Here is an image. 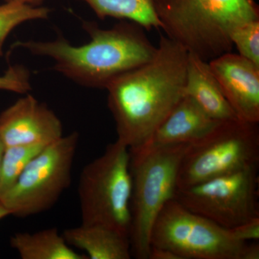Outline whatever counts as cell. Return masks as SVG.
<instances>
[{
    "instance_id": "obj_1",
    "label": "cell",
    "mask_w": 259,
    "mask_h": 259,
    "mask_svg": "<svg viewBox=\"0 0 259 259\" xmlns=\"http://www.w3.org/2000/svg\"><path fill=\"white\" fill-rule=\"evenodd\" d=\"M188 54L180 44L161 35L151 60L107 87L117 141L128 148L141 146L185 96Z\"/></svg>"
},
{
    "instance_id": "obj_2",
    "label": "cell",
    "mask_w": 259,
    "mask_h": 259,
    "mask_svg": "<svg viewBox=\"0 0 259 259\" xmlns=\"http://www.w3.org/2000/svg\"><path fill=\"white\" fill-rule=\"evenodd\" d=\"M90 40L81 46L70 44L62 35L53 40H23L14 44L32 55L54 61V69L84 88L106 90L116 78L151 60L156 51L138 24L121 20L110 29L83 21Z\"/></svg>"
},
{
    "instance_id": "obj_3",
    "label": "cell",
    "mask_w": 259,
    "mask_h": 259,
    "mask_svg": "<svg viewBox=\"0 0 259 259\" xmlns=\"http://www.w3.org/2000/svg\"><path fill=\"white\" fill-rule=\"evenodd\" d=\"M153 7L165 35L207 62L231 52L237 27L259 19L255 0H153Z\"/></svg>"
},
{
    "instance_id": "obj_4",
    "label": "cell",
    "mask_w": 259,
    "mask_h": 259,
    "mask_svg": "<svg viewBox=\"0 0 259 259\" xmlns=\"http://www.w3.org/2000/svg\"><path fill=\"white\" fill-rule=\"evenodd\" d=\"M190 145L146 153L129 151L132 177L129 238L132 256L136 258L148 259L151 230L165 204L175 199L179 168Z\"/></svg>"
},
{
    "instance_id": "obj_5",
    "label": "cell",
    "mask_w": 259,
    "mask_h": 259,
    "mask_svg": "<svg viewBox=\"0 0 259 259\" xmlns=\"http://www.w3.org/2000/svg\"><path fill=\"white\" fill-rule=\"evenodd\" d=\"M78 194L81 224L102 225L129 236L132 177L128 147L116 140L83 167Z\"/></svg>"
},
{
    "instance_id": "obj_6",
    "label": "cell",
    "mask_w": 259,
    "mask_h": 259,
    "mask_svg": "<svg viewBox=\"0 0 259 259\" xmlns=\"http://www.w3.org/2000/svg\"><path fill=\"white\" fill-rule=\"evenodd\" d=\"M258 123L221 121L202 139L191 144L179 168L177 189L258 165Z\"/></svg>"
},
{
    "instance_id": "obj_7",
    "label": "cell",
    "mask_w": 259,
    "mask_h": 259,
    "mask_svg": "<svg viewBox=\"0 0 259 259\" xmlns=\"http://www.w3.org/2000/svg\"><path fill=\"white\" fill-rule=\"evenodd\" d=\"M79 142L76 131L47 145L22 172L0 202L10 215L28 218L49 210L69 188Z\"/></svg>"
},
{
    "instance_id": "obj_8",
    "label": "cell",
    "mask_w": 259,
    "mask_h": 259,
    "mask_svg": "<svg viewBox=\"0 0 259 259\" xmlns=\"http://www.w3.org/2000/svg\"><path fill=\"white\" fill-rule=\"evenodd\" d=\"M151 246L172 250L182 259H245L248 242L238 241L226 228L168 201L150 236Z\"/></svg>"
},
{
    "instance_id": "obj_9",
    "label": "cell",
    "mask_w": 259,
    "mask_h": 259,
    "mask_svg": "<svg viewBox=\"0 0 259 259\" xmlns=\"http://www.w3.org/2000/svg\"><path fill=\"white\" fill-rule=\"evenodd\" d=\"M258 165L177 189L175 199L191 212L232 228L259 217Z\"/></svg>"
},
{
    "instance_id": "obj_10",
    "label": "cell",
    "mask_w": 259,
    "mask_h": 259,
    "mask_svg": "<svg viewBox=\"0 0 259 259\" xmlns=\"http://www.w3.org/2000/svg\"><path fill=\"white\" fill-rule=\"evenodd\" d=\"M63 136L59 117L29 93L0 113V140L5 147L48 145Z\"/></svg>"
},
{
    "instance_id": "obj_11",
    "label": "cell",
    "mask_w": 259,
    "mask_h": 259,
    "mask_svg": "<svg viewBox=\"0 0 259 259\" xmlns=\"http://www.w3.org/2000/svg\"><path fill=\"white\" fill-rule=\"evenodd\" d=\"M208 63L237 117L259 123V66L232 51Z\"/></svg>"
},
{
    "instance_id": "obj_12",
    "label": "cell",
    "mask_w": 259,
    "mask_h": 259,
    "mask_svg": "<svg viewBox=\"0 0 259 259\" xmlns=\"http://www.w3.org/2000/svg\"><path fill=\"white\" fill-rule=\"evenodd\" d=\"M221 121L214 120L191 97L185 96L148 140L131 153H146L160 148L193 144Z\"/></svg>"
},
{
    "instance_id": "obj_13",
    "label": "cell",
    "mask_w": 259,
    "mask_h": 259,
    "mask_svg": "<svg viewBox=\"0 0 259 259\" xmlns=\"http://www.w3.org/2000/svg\"><path fill=\"white\" fill-rule=\"evenodd\" d=\"M185 95L191 97L214 120L238 119L223 95L209 63L190 53L187 59Z\"/></svg>"
},
{
    "instance_id": "obj_14",
    "label": "cell",
    "mask_w": 259,
    "mask_h": 259,
    "mask_svg": "<svg viewBox=\"0 0 259 259\" xmlns=\"http://www.w3.org/2000/svg\"><path fill=\"white\" fill-rule=\"evenodd\" d=\"M62 236L71 246L83 250L88 259H130L132 257L127 235L102 225L70 228Z\"/></svg>"
},
{
    "instance_id": "obj_15",
    "label": "cell",
    "mask_w": 259,
    "mask_h": 259,
    "mask_svg": "<svg viewBox=\"0 0 259 259\" xmlns=\"http://www.w3.org/2000/svg\"><path fill=\"white\" fill-rule=\"evenodd\" d=\"M10 245L22 259H88L72 249L56 228L15 233Z\"/></svg>"
},
{
    "instance_id": "obj_16",
    "label": "cell",
    "mask_w": 259,
    "mask_h": 259,
    "mask_svg": "<svg viewBox=\"0 0 259 259\" xmlns=\"http://www.w3.org/2000/svg\"><path fill=\"white\" fill-rule=\"evenodd\" d=\"M88 5L101 20L107 18L127 20L145 30L160 29L153 0H79Z\"/></svg>"
},
{
    "instance_id": "obj_17",
    "label": "cell",
    "mask_w": 259,
    "mask_h": 259,
    "mask_svg": "<svg viewBox=\"0 0 259 259\" xmlns=\"http://www.w3.org/2000/svg\"><path fill=\"white\" fill-rule=\"evenodd\" d=\"M47 146L32 144L5 147L0 172V197L14 185L30 162Z\"/></svg>"
},
{
    "instance_id": "obj_18",
    "label": "cell",
    "mask_w": 259,
    "mask_h": 259,
    "mask_svg": "<svg viewBox=\"0 0 259 259\" xmlns=\"http://www.w3.org/2000/svg\"><path fill=\"white\" fill-rule=\"evenodd\" d=\"M51 10L46 7H33L17 3L0 5V56L3 46L14 29L26 22L47 20Z\"/></svg>"
},
{
    "instance_id": "obj_19",
    "label": "cell",
    "mask_w": 259,
    "mask_h": 259,
    "mask_svg": "<svg viewBox=\"0 0 259 259\" xmlns=\"http://www.w3.org/2000/svg\"><path fill=\"white\" fill-rule=\"evenodd\" d=\"M238 54L259 66V19L237 27L231 34Z\"/></svg>"
},
{
    "instance_id": "obj_20",
    "label": "cell",
    "mask_w": 259,
    "mask_h": 259,
    "mask_svg": "<svg viewBox=\"0 0 259 259\" xmlns=\"http://www.w3.org/2000/svg\"><path fill=\"white\" fill-rule=\"evenodd\" d=\"M0 90L25 95L31 90L30 71L22 65L9 66L0 76Z\"/></svg>"
},
{
    "instance_id": "obj_21",
    "label": "cell",
    "mask_w": 259,
    "mask_h": 259,
    "mask_svg": "<svg viewBox=\"0 0 259 259\" xmlns=\"http://www.w3.org/2000/svg\"><path fill=\"white\" fill-rule=\"evenodd\" d=\"M232 236L238 241L248 242L258 241L259 239V217L253 218L234 227L229 228Z\"/></svg>"
},
{
    "instance_id": "obj_22",
    "label": "cell",
    "mask_w": 259,
    "mask_h": 259,
    "mask_svg": "<svg viewBox=\"0 0 259 259\" xmlns=\"http://www.w3.org/2000/svg\"><path fill=\"white\" fill-rule=\"evenodd\" d=\"M148 259H182L175 252L165 248L151 246Z\"/></svg>"
},
{
    "instance_id": "obj_23",
    "label": "cell",
    "mask_w": 259,
    "mask_h": 259,
    "mask_svg": "<svg viewBox=\"0 0 259 259\" xmlns=\"http://www.w3.org/2000/svg\"><path fill=\"white\" fill-rule=\"evenodd\" d=\"M5 3H17L30 5L33 7H40L46 0H4Z\"/></svg>"
},
{
    "instance_id": "obj_24",
    "label": "cell",
    "mask_w": 259,
    "mask_h": 259,
    "mask_svg": "<svg viewBox=\"0 0 259 259\" xmlns=\"http://www.w3.org/2000/svg\"><path fill=\"white\" fill-rule=\"evenodd\" d=\"M10 216L9 211L7 209L6 207L3 205V204L0 202V221L4 219L5 218Z\"/></svg>"
},
{
    "instance_id": "obj_25",
    "label": "cell",
    "mask_w": 259,
    "mask_h": 259,
    "mask_svg": "<svg viewBox=\"0 0 259 259\" xmlns=\"http://www.w3.org/2000/svg\"><path fill=\"white\" fill-rule=\"evenodd\" d=\"M5 146L3 141L0 140V172H1L2 161H3V154H4Z\"/></svg>"
}]
</instances>
